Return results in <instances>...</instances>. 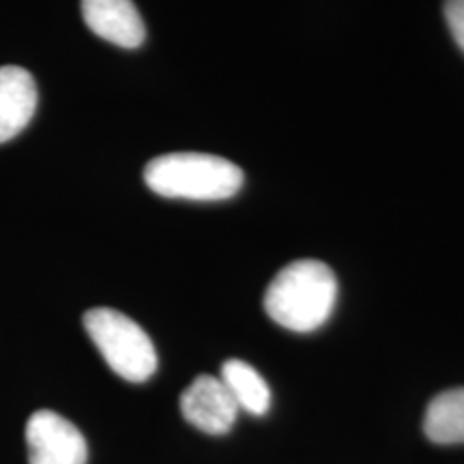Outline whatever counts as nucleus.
Returning a JSON list of instances; mask_svg holds the SVG:
<instances>
[{
    "instance_id": "obj_4",
    "label": "nucleus",
    "mask_w": 464,
    "mask_h": 464,
    "mask_svg": "<svg viewBox=\"0 0 464 464\" xmlns=\"http://www.w3.org/2000/svg\"><path fill=\"white\" fill-rule=\"evenodd\" d=\"M31 464H86L89 448L82 432L54 411H34L26 423Z\"/></svg>"
},
{
    "instance_id": "obj_3",
    "label": "nucleus",
    "mask_w": 464,
    "mask_h": 464,
    "mask_svg": "<svg viewBox=\"0 0 464 464\" xmlns=\"http://www.w3.org/2000/svg\"><path fill=\"white\" fill-rule=\"evenodd\" d=\"M84 329L121 379L144 382L158 370L153 342L130 316L112 307H92L84 314Z\"/></svg>"
},
{
    "instance_id": "obj_2",
    "label": "nucleus",
    "mask_w": 464,
    "mask_h": 464,
    "mask_svg": "<svg viewBox=\"0 0 464 464\" xmlns=\"http://www.w3.org/2000/svg\"><path fill=\"white\" fill-rule=\"evenodd\" d=\"M144 183L164 198L213 202L239 194L243 170L218 155L168 153L149 161Z\"/></svg>"
},
{
    "instance_id": "obj_6",
    "label": "nucleus",
    "mask_w": 464,
    "mask_h": 464,
    "mask_svg": "<svg viewBox=\"0 0 464 464\" xmlns=\"http://www.w3.org/2000/svg\"><path fill=\"white\" fill-rule=\"evenodd\" d=\"M82 17L97 37L121 48H138L147 37L140 11L131 0H82Z\"/></svg>"
},
{
    "instance_id": "obj_5",
    "label": "nucleus",
    "mask_w": 464,
    "mask_h": 464,
    "mask_svg": "<svg viewBox=\"0 0 464 464\" xmlns=\"http://www.w3.org/2000/svg\"><path fill=\"white\" fill-rule=\"evenodd\" d=\"M239 406L219 376L200 374L181 393V413L207 434H226L239 415Z\"/></svg>"
},
{
    "instance_id": "obj_8",
    "label": "nucleus",
    "mask_w": 464,
    "mask_h": 464,
    "mask_svg": "<svg viewBox=\"0 0 464 464\" xmlns=\"http://www.w3.org/2000/svg\"><path fill=\"white\" fill-rule=\"evenodd\" d=\"M423 432L439 445L464 443V387L432 398L423 417Z\"/></svg>"
},
{
    "instance_id": "obj_9",
    "label": "nucleus",
    "mask_w": 464,
    "mask_h": 464,
    "mask_svg": "<svg viewBox=\"0 0 464 464\" xmlns=\"http://www.w3.org/2000/svg\"><path fill=\"white\" fill-rule=\"evenodd\" d=\"M224 385L228 387L230 396L239 409H246L252 415H265L271 406V392L266 381L252 365L241 359H228L222 365Z\"/></svg>"
},
{
    "instance_id": "obj_10",
    "label": "nucleus",
    "mask_w": 464,
    "mask_h": 464,
    "mask_svg": "<svg viewBox=\"0 0 464 464\" xmlns=\"http://www.w3.org/2000/svg\"><path fill=\"white\" fill-rule=\"evenodd\" d=\"M443 14L451 37H454L458 48L464 52V0H445Z\"/></svg>"
},
{
    "instance_id": "obj_7",
    "label": "nucleus",
    "mask_w": 464,
    "mask_h": 464,
    "mask_svg": "<svg viewBox=\"0 0 464 464\" xmlns=\"http://www.w3.org/2000/svg\"><path fill=\"white\" fill-rule=\"evenodd\" d=\"M34 110L37 86L33 75L17 65L0 67V144L24 130Z\"/></svg>"
},
{
    "instance_id": "obj_1",
    "label": "nucleus",
    "mask_w": 464,
    "mask_h": 464,
    "mask_svg": "<svg viewBox=\"0 0 464 464\" xmlns=\"http://www.w3.org/2000/svg\"><path fill=\"white\" fill-rule=\"evenodd\" d=\"M338 280L321 260H295L277 271L265 293V310L290 332H314L332 316Z\"/></svg>"
}]
</instances>
